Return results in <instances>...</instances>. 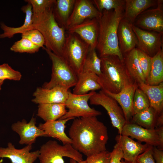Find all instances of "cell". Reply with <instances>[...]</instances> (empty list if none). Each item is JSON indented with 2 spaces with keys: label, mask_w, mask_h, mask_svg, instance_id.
Segmentation results:
<instances>
[{
  "label": "cell",
  "mask_w": 163,
  "mask_h": 163,
  "mask_svg": "<svg viewBox=\"0 0 163 163\" xmlns=\"http://www.w3.org/2000/svg\"><path fill=\"white\" fill-rule=\"evenodd\" d=\"M69 135L73 147L87 157L106 150L107 128L96 117L74 118Z\"/></svg>",
  "instance_id": "6da1fadb"
},
{
  "label": "cell",
  "mask_w": 163,
  "mask_h": 163,
  "mask_svg": "<svg viewBox=\"0 0 163 163\" xmlns=\"http://www.w3.org/2000/svg\"><path fill=\"white\" fill-rule=\"evenodd\" d=\"M124 8L125 6L116 10H104L97 19L99 31L96 48L100 54V58L115 55L123 60L117 32L119 22L124 17Z\"/></svg>",
  "instance_id": "7a4b0ae2"
},
{
  "label": "cell",
  "mask_w": 163,
  "mask_h": 163,
  "mask_svg": "<svg viewBox=\"0 0 163 163\" xmlns=\"http://www.w3.org/2000/svg\"><path fill=\"white\" fill-rule=\"evenodd\" d=\"M100 58L101 73L98 76L101 90L117 94L136 82L129 73L123 60L115 55Z\"/></svg>",
  "instance_id": "3957f363"
},
{
  "label": "cell",
  "mask_w": 163,
  "mask_h": 163,
  "mask_svg": "<svg viewBox=\"0 0 163 163\" xmlns=\"http://www.w3.org/2000/svg\"><path fill=\"white\" fill-rule=\"evenodd\" d=\"M32 20V29H37L42 34L45 47L63 58L66 34L65 29L56 21L53 7L40 14L33 15Z\"/></svg>",
  "instance_id": "277c9868"
},
{
  "label": "cell",
  "mask_w": 163,
  "mask_h": 163,
  "mask_svg": "<svg viewBox=\"0 0 163 163\" xmlns=\"http://www.w3.org/2000/svg\"><path fill=\"white\" fill-rule=\"evenodd\" d=\"M43 48L52 61V67L51 79L49 82L44 83L42 87L49 89L59 87L69 90L74 87L78 77L66 60L44 46Z\"/></svg>",
  "instance_id": "5b68a950"
},
{
  "label": "cell",
  "mask_w": 163,
  "mask_h": 163,
  "mask_svg": "<svg viewBox=\"0 0 163 163\" xmlns=\"http://www.w3.org/2000/svg\"><path fill=\"white\" fill-rule=\"evenodd\" d=\"M90 49L89 46L77 35L69 32L66 34L63 58L77 76L82 72Z\"/></svg>",
  "instance_id": "8992f818"
},
{
  "label": "cell",
  "mask_w": 163,
  "mask_h": 163,
  "mask_svg": "<svg viewBox=\"0 0 163 163\" xmlns=\"http://www.w3.org/2000/svg\"><path fill=\"white\" fill-rule=\"evenodd\" d=\"M39 151V163H65L64 157L78 162L83 160L82 154L71 144L62 145L55 140H49L42 145Z\"/></svg>",
  "instance_id": "52a82bcc"
},
{
  "label": "cell",
  "mask_w": 163,
  "mask_h": 163,
  "mask_svg": "<svg viewBox=\"0 0 163 163\" xmlns=\"http://www.w3.org/2000/svg\"><path fill=\"white\" fill-rule=\"evenodd\" d=\"M95 91L83 95H77L69 91L68 97L65 103L68 109L66 114L59 119L69 118L97 117L101 112L91 107L88 102Z\"/></svg>",
  "instance_id": "ba28073f"
},
{
  "label": "cell",
  "mask_w": 163,
  "mask_h": 163,
  "mask_svg": "<svg viewBox=\"0 0 163 163\" xmlns=\"http://www.w3.org/2000/svg\"><path fill=\"white\" fill-rule=\"evenodd\" d=\"M89 101L91 104L101 106L106 110L113 126L117 129L121 135L126 122L123 110L117 101L102 90L98 92H95Z\"/></svg>",
  "instance_id": "9c48e42d"
},
{
  "label": "cell",
  "mask_w": 163,
  "mask_h": 163,
  "mask_svg": "<svg viewBox=\"0 0 163 163\" xmlns=\"http://www.w3.org/2000/svg\"><path fill=\"white\" fill-rule=\"evenodd\" d=\"M157 7L146 10L136 18L133 24L141 29L163 32V0H158Z\"/></svg>",
  "instance_id": "30bf717a"
},
{
  "label": "cell",
  "mask_w": 163,
  "mask_h": 163,
  "mask_svg": "<svg viewBox=\"0 0 163 163\" xmlns=\"http://www.w3.org/2000/svg\"><path fill=\"white\" fill-rule=\"evenodd\" d=\"M132 28L137 40V48L150 57L154 56L161 49L163 32L147 31L133 24Z\"/></svg>",
  "instance_id": "8fae6325"
},
{
  "label": "cell",
  "mask_w": 163,
  "mask_h": 163,
  "mask_svg": "<svg viewBox=\"0 0 163 163\" xmlns=\"http://www.w3.org/2000/svg\"><path fill=\"white\" fill-rule=\"evenodd\" d=\"M101 14V13L94 6L92 1L76 0L65 28L67 30L87 19H98Z\"/></svg>",
  "instance_id": "7c38bea8"
},
{
  "label": "cell",
  "mask_w": 163,
  "mask_h": 163,
  "mask_svg": "<svg viewBox=\"0 0 163 163\" xmlns=\"http://www.w3.org/2000/svg\"><path fill=\"white\" fill-rule=\"evenodd\" d=\"M36 123V119L33 117L28 123L23 120L12 125V130L17 133L20 136V144L32 145L37 137H46L45 132L37 126Z\"/></svg>",
  "instance_id": "4fadbf2b"
},
{
  "label": "cell",
  "mask_w": 163,
  "mask_h": 163,
  "mask_svg": "<svg viewBox=\"0 0 163 163\" xmlns=\"http://www.w3.org/2000/svg\"><path fill=\"white\" fill-rule=\"evenodd\" d=\"M32 149V145L17 149L12 143L9 142L6 147H0V158H8L11 163H33L38 158L39 151L30 152Z\"/></svg>",
  "instance_id": "5bb4252c"
},
{
  "label": "cell",
  "mask_w": 163,
  "mask_h": 163,
  "mask_svg": "<svg viewBox=\"0 0 163 163\" xmlns=\"http://www.w3.org/2000/svg\"><path fill=\"white\" fill-rule=\"evenodd\" d=\"M68 32L77 35L89 46L90 49H96L99 31L98 19H87L67 30Z\"/></svg>",
  "instance_id": "9a60e30c"
},
{
  "label": "cell",
  "mask_w": 163,
  "mask_h": 163,
  "mask_svg": "<svg viewBox=\"0 0 163 163\" xmlns=\"http://www.w3.org/2000/svg\"><path fill=\"white\" fill-rule=\"evenodd\" d=\"M121 135L130 136L152 146L159 145L158 136L155 129H146L129 122L126 123L123 126Z\"/></svg>",
  "instance_id": "2e32d148"
},
{
  "label": "cell",
  "mask_w": 163,
  "mask_h": 163,
  "mask_svg": "<svg viewBox=\"0 0 163 163\" xmlns=\"http://www.w3.org/2000/svg\"><path fill=\"white\" fill-rule=\"evenodd\" d=\"M138 88L137 83L126 86L117 94L111 93L107 91L104 92L114 99L120 105L123 112L126 123L130 122L134 115L133 103L134 93Z\"/></svg>",
  "instance_id": "e0dca14e"
},
{
  "label": "cell",
  "mask_w": 163,
  "mask_h": 163,
  "mask_svg": "<svg viewBox=\"0 0 163 163\" xmlns=\"http://www.w3.org/2000/svg\"><path fill=\"white\" fill-rule=\"evenodd\" d=\"M69 90L59 87L47 89L37 88L33 94L32 101L38 104L46 103L65 104Z\"/></svg>",
  "instance_id": "ac0fdd59"
},
{
  "label": "cell",
  "mask_w": 163,
  "mask_h": 163,
  "mask_svg": "<svg viewBox=\"0 0 163 163\" xmlns=\"http://www.w3.org/2000/svg\"><path fill=\"white\" fill-rule=\"evenodd\" d=\"M133 24L124 17L119 22L117 32L119 46L123 55L135 48L137 40Z\"/></svg>",
  "instance_id": "d6986e66"
},
{
  "label": "cell",
  "mask_w": 163,
  "mask_h": 163,
  "mask_svg": "<svg viewBox=\"0 0 163 163\" xmlns=\"http://www.w3.org/2000/svg\"><path fill=\"white\" fill-rule=\"evenodd\" d=\"M115 139L122 150L123 158L130 162L136 161L137 157L150 145L146 144H142L129 136L122 135L117 136Z\"/></svg>",
  "instance_id": "ffe728a7"
},
{
  "label": "cell",
  "mask_w": 163,
  "mask_h": 163,
  "mask_svg": "<svg viewBox=\"0 0 163 163\" xmlns=\"http://www.w3.org/2000/svg\"><path fill=\"white\" fill-rule=\"evenodd\" d=\"M74 118H69L45 122L40 124L38 127L45 132L46 137L57 139L61 141L63 145L71 144V140L66 134L65 129L66 123Z\"/></svg>",
  "instance_id": "44dd1931"
},
{
  "label": "cell",
  "mask_w": 163,
  "mask_h": 163,
  "mask_svg": "<svg viewBox=\"0 0 163 163\" xmlns=\"http://www.w3.org/2000/svg\"><path fill=\"white\" fill-rule=\"evenodd\" d=\"M78 77L77 82L73 89V94L83 95L90 91L101 89L98 82V76L95 73L82 72Z\"/></svg>",
  "instance_id": "7402d4cb"
},
{
  "label": "cell",
  "mask_w": 163,
  "mask_h": 163,
  "mask_svg": "<svg viewBox=\"0 0 163 163\" xmlns=\"http://www.w3.org/2000/svg\"><path fill=\"white\" fill-rule=\"evenodd\" d=\"M138 88L146 94L150 107L155 110L157 115L163 112V83L156 85H150L144 83L138 84Z\"/></svg>",
  "instance_id": "603a6c76"
},
{
  "label": "cell",
  "mask_w": 163,
  "mask_h": 163,
  "mask_svg": "<svg viewBox=\"0 0 163 163\" xmlns=\"http://www.w3.org/2000/svg\"><path fill=\"white\" fill-rule=\"evenodd\" d=\"M124 18L133 24L137 17L148 8L157 5L158 0H126Z\"/></svg>",
  "instance_id": "cb8c5ba5"
},
{
  "label": "cell",
  "mask_w": 163,
  "mask_h": 163,
  "mask_svg": "<svg viewBox=\"0 0 163 163\" xmlns=\"http://www.w3.org/2000/svg\"><path fill=\"white\" fill-rule=\"evenodd\" d=\"M21 9L25 14L23 24L20 27H9L4 23H1V28L3 30V32L0 34V38H11L16 34H22L28 30L32 29L33 13L31 4L27 3L26 5L22 7Z\"/></svg>",
  "instance_id": "d4e9b609"
},
{
  "label": "cell",
  "mask_w": 163,
  "mask_h": 163,
  "mask_svg": "<svg viewBox=\"0 0 163 163\" xmlns=\"http://www.w3.org/2000/svg\"><path fill=\"white\" fill-rule=\"evenodd\" d=\"M65 104L46 103L39 104L37 116L45 122L59 120L67 110Z\"/></svg>",
  "instance_id": "484cf974"
},
{
  "label": "cell",
  "mask_w": 163,
  "mask_h": 163,
  "mask_svg": "<svg viewBox=\"0 0 163 163\" xmlns=\"http://www.w3.org/2000/svg\"><path fill=\"white\" fill-rule=\"evenodd\" d=\"M123 61L129 73L137 84L145 82L138 57L137 48L123 54Z\"/></svg>",
  "instance_id": "4316f807"
},
{
  "label": "cell",
  "mask_w": 163,
  "mask_h": 163,
  "mask_svg": "<svg viewBox=\"0 0 163 163\" xmlns=\"http://www.w3.org/2000/svg\"><path fill=\"white\" fill-rule=\"evenodd\" d=\"M75 1L76 0H57L53 5V12L55 18L58 24L65 29Z\"/></svg>",
  "instance_id": "83f0119b"
},
{
  "label": "cell",
  "mask_w": 163,
  "mask_h": 163,
  "mask_svg": "<svg viewBox=\"0 0 163 163\" xmlns=\"http://www.w3.org/2000/svg\"><path fill=\"white\" fill-rule=\"evenodd\" d=\"M163 82V51L161 49L152 58V65L149 77L145 83L156 85Z\"/></svg>",
  "instance_id": "f1b7e54d"
},
{
  "label": "cell",
  "mask_w": 163,
  "mask_h": 163,
  "mask_svg": "<svg viewBox=\"0 0 163 163\" xmlns=\"http://www.w3.org/2000/svg\"><path fill=\"white\" fill-rule=\"evenodd\" d=\"M157 115L151 107L134 114L132 118V123L149 129H155Z\"/></svg>",
  "instance_id": "f546056e"
},
{
  "label": "cell",
  "mask_w": 163,
  "mask_h": 163,
  "mask_svg": "<svg viewBox=\"0 0 163 163\" xmlns=\"http://www.w3.org/2000/svg\"><path fill=\"white\" fill-rule=\"evenodd\" d=\"M95 49H90L85 61L82 72H91L99 76L101 73V60L98 57Z\"/></svg>",
  "instance_id": "4dcf8cb0"
},
{
  "label": "cell",
  "mask_w": 163,
  "mask_h": 163,
  "mask_svg": "<svg viewBox=\"0 0 163 163\" xmlns=\"http://www.w3.org/2000/svg\"><path fill=\"white\" fill-rule=\"evenodd\" d=\"M149 100L145 93L139 88L135 91L133 103L134 114L141 112L149 108Z\"/></svg>",
  "instance_id": "1f68e13d"
},
{
  "label": "cell",
  "mask_w": 163,
  "mask_h": 163,
  "mask_svg": "<svg viewBox=\"0 0 163 163\" xmlns=\"http://www.w3.org/2000/svg\"><path fill=\"white\" fill-rule=\"evenodd\" d=\"M40 48L28 39L22 37L21 40L14 43L10 50L17 53H32L38 52Z\"/></svg>",
  "instance_id": "d6a6232c"
},
{
  "label": "cell",
  "mask_w": 163,
  "mask_h": 163,
  "mask_svg": "<svg viewBox=\"0 0 163 163\" xmlns=\"http://www.w3.org/2000/svg\"><path fill=\"white\" fill-rule=\"evenodd\" d=\"M98 10L101 13L104 10H116L125 6L124 0H94L92 1Z\"/></svg>",
  "instance_id": "836d02e7"
},
{
  "label": "cell",
  "mask_w": 163,
  "mask_h": 163,
  "mask_svg": "<svg viewBox=\"0 0 163 163\" xmlns=\"http://www.w3.org/2000/svg\"><path fill=\"white\" fill-rule=\"evenodd\" d=\"M55 0H26L32 6L33 15L40 14L52 8Z\"/></svg>",
  "instance_id": "e575fe53"
},
{
  "label": "cell",
  "mask_w": 163,
  "mask_h": 163,
  "mask_svg": "<svg viewBox=\"0 0 163 163\" xmlns=\"http://www.w3.org/2000/svg\"><path fill=\"white\" fill-rule=\"evenodd\" d=\"M22 75L21 72L16 71L7 63L0 65V79L4 81L8 79L16 81L20 80Z\"/></svg>",
  "instance_id": "d590c367"
},
{
  "label": "cell",
  "mask_w": 163,
  "mask_h": 163,
  "mask_svg": "<svg viewBox=\"0 0 163 163\" xmlns=\"http://www.w3.org/2000/svg\"><path fill=\"white\" fill-rule=\"evenodd\" d=\"M137 48L139 63L145 77V82L149 75L152 65V58L138 48Z\"/></svg>",
  "instance_id": "8d00e7d4"
},
{
  "label": "cell",
  "mask_w": 163,
  "mask_h": 163,
  "mask_svg": "<svg viewBox=\"0 0 163 163\" xmlns=\"http://www.w3.org/2000/svg\"><path fill=\"white\" fill-rule=\"evenodd\" d=\"M22 37L26 38L34 44L43 48L45 44V40L42 34L37 30L31 29L22 34Z\"/></svg>",
  "instance_id": "74e56055"
},
{
  "label": "cell",
  "mask_w": 163,
  "mask_h": 163,
  "mask_svg": "<svg viewBox=\"0 0 163 163\" xmlns=\"http://www.w3.org/2000/svg\"><path fill=\"white\" fill-rule=\"evenodd\" d=\"M111 157V152L107 150L87 157V163H108Z\"/></svg>",
  "instance_id": "f35d334b"
},
{
  "label": "cell",
  "mask_w": 163,
  "mask_h": 163,
  "mask_svg": "<svg viewBox=\"0 0 163 163\" xmlns=\"http://www.w3.org/2000/svg\"><path fill=\"white\" fill-rule=\"evenodd\" d=\"M153 147L149 145L144 152L139 155L136 160V163H155L152 155Z\"/></svg>",
  "instance_id": "ab89813d"
},
{
  "label": "cell",
  "mask_w": 163,
  "mask_h": 163,
  "mask_svg": "<svg viewBox=\"0 0 163 163\" xmlns=\"http://www.w3.org/2000/svg\"><path fill=\"white\" fill-rule=\"evenodd\" d=\"M123 158V154L121 149L117 143L111 152V157L108 163H121Z\"/></svg>",
  "instance_id": "60d3db41"
},
{
  "label": "cell",
  "mask_w": 163,
  "mask_h": 163,
  "mask_svg": "<svg viewBox=\"0 0 163 163\" xmlns=\"http://www.w3.org/2000/svg\"><path fill=\"white\" fill-rule=\"evenodd\" d=\"M152 155L156 163H163V151L161 149L153 146Z\"/></svg>",
  "instance_id": "b9f144b4"
},
{
  "label": "cell",
  "mask_w": 163,
  "mask_h": 163,
  "mask_svg": "<svg viewBox=\"0 0 163 163\" xmlns=\"http://www.w3.org/2000/svg\"><path fill=\"white\" fill-rule=\"evenodd\" d=\"M157 134L159 143V147H160L161 149L163 147V126H161L155 129Z\"/></svg>",
  "instance_id": "7bdbcfd3"
},
{
  "label": "cell",
  "mask_w": 163,
  "mask_h": 163,
  "mask_svg": "<svg viewBox=\"0 0 163 163\" xmlns=\"http://www.w3.org/2000/svg\"><path fill=\"white\" fill-rule=\"evenodd\" d=\"M156 118L155 127L156 128L163 126V113L162 112Z\"/></svg>",
  "instance_id": "ee69618b"
},
{
  "label": "cell",
  "mask_w": 163,
  "mask_h": 163,
  "mask_svg": "<svg viewBox=\"0 0 163 163\" xmlns=\"http://www.w3.org/2000/svg\"><path fill=\"white\" fill-rule=\"evenodd\" d=\"M70 163H87V162L86 160H83L80 162H78L73 159L70 158Z\"/></svg>",
  "instance_id": "f6af8a7d"
},
{
  "label": "cell",
  "mask_w": 163,
  "mask_h": 163,
  "mask_svg": "<svg viewBox=\"0 0 163 163\" xmlns=\"http://www.w3.org/2000/svg\"><path fill=\"white\" fill-rule=\"evenodd\" d=\"M4 82V81L0 79V90L2 89V86Z\"/></svg>",
  "instance_id": "bcb514c9"
},
{
  "label": "cell",
  "mask_w": 163,
  "mask_h": 163,
  "mask_svg": "<svg viewBox=\"0 0 163 163\" xmlns=\"http://www.w3.org/2000/svg\"><path fill=\"white\" fill-rule=\"evenodd\" d=\"M121 163H127L125 162H124V161H121ZM130 163H136V161H133V162H131Z\"/></svg>",
  "instance_id": "7dc6e473"
}]
</instances>
